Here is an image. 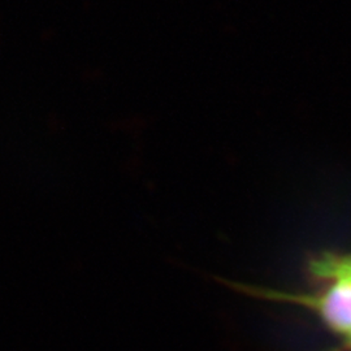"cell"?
Listing matches in <instances>:
<instances>
[{"instance_id":"6da1fadb","label":"cell","mask_w":351,"mask_h":351,"mask_svg":"<svg viewBox=\"0 0 351 351\" xmlns=\"http://www.w3.org/2000/svg\"><path fill=\"white\" fill-rule=\"evenodd\" d=\"M333 284L319 297H302L300 302L314 307L326 326L351 341V276L329 274Z\"/></svg>"}]
</instances>
